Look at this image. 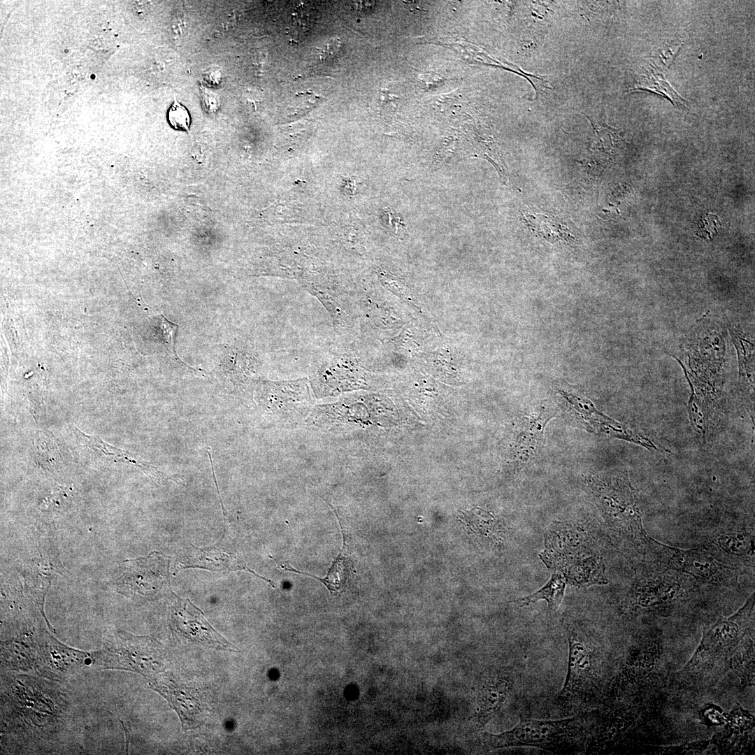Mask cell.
I'll list each match as a JSON object with an SVG mask.
<instances>
[{"label":"cell","instance_id":"cell-1","mask_svg":"<svg viewBox=\"0 0 755 755\" xmlns=\"http://www.w3.org/2000/svg\"><path fill=\"white\" fill-rule=\"evenodd\" d=\"M582 718L557 720L522 718L511 730L498 734L484 732L482 742L488 750L512 747H531L553 753L571 752L584 738Z\"/></svg>","mask_w":755,"mask_h":755},{"label":"cell","instance_id":"cell-2","mask_svg":"<svg viewBox=\"0 0 755 755\" xmlns=\"http://www.w3.org/2000/svg\"><path fill=\"white\" fill-rule=\"evenodd\" d=\"M98 666L123 669L150 680L162 672L163 659L158 645L148 637L120 635L113 643L92 654Z\"/></svg>","mask_w":755,"mask_h":755},{"label":"cell","instance_id":"cell-3","mask_svg":"<svg viewBox=\"0 0 755 755\" xmlns=\"http://www.w3.org/2000/svg\"><path fill=\"white\" fill-rule=\"evenodd\" d=\"M300 282L328 311L341 341L350 342L354 333V289L347 281L327 277L309 276Z\"/></svg>","mask_w":755,"mask_h":755},{"label":"cell","instance_id":"cell-4","mask_svg":"<svg viewBox=\"0 0 755 755\" xmlns=\"http://www.w3.org/2000/svg\"><path fill=\"white\" fill-rule=\"evenodd\" d=\"M319 360L312 378L317 394L331 395L358 386L359 369L349 343L340 341Z\"/></svg>","mask_w":755,"mask_h":755},{"label":"cell","instance_id":"cell-5","mask_svg":"<svg viewBox=\"0 0 755 755\" xmlns=\"http://www.w3.org/2000/svg\"><path fill=\"white\" fill-rule=\"evenodd\" d=\"M647 540L654 554L669 567L708 582L723 585L735 584V570L720 565L707 554L666 546L649 537Z\"/></svg>","mask_w":755,"mask_h":755},{"label":"cell","instance_id":"cell-6","mask_svg":"<svg viewBox=\"0 0 755 755\" xmlns=\"http://www.w3.org/2000/svg\"><path fill=\"white\" fill-rule=\"evenodd\" d=\"M592 649L582 635L570 632L568 635V670L559 698L567 703L584 701L595 679Z\"/></svg>","mask_w":755,"mask_h":755},{"label":"cell","instance_id":"cell-7","mask_svg":"<svg viewBox=\"0 0 755 755\" xmlns=\"http://www.w3.org/2000/svg\"><path fill=\"white\" fill-rule=\"evenodd\" d=\"M167 556L154 552L146 558L124 562L120 575L121 593H155L168 579Z\"/></svg>","mask_w":755,"mask_h":755},{"label":"cell","instance_id":"cell-8","mask_svg":"<svg viewBox=\"0 0 755 755\" xmlns=\"http://www.w3.org/2000/svg\"><path fill=\"white\" fill-rule=\"evenodd\" d=\"M177 598L173 607V621L178 632L185 638L217 649L237 651L235 645L209 624L199 608L189 600Z\"/></svg>","mask_w":755,"mask_h":755},{"label":"cell","instance_id":"cell-9","mask_svg":"<svg viewBox=\"0 0 755 755\" xmlns=\"http://www.w3.org/2000/svg\"><path fill=\"white\" fill-rule=\"evenodd\" d=\"M150 686L161 695L178 714L183 731L199 726L202 703L197 690L177 682L170 675L157 674L149 680Z\"/></svg>","mask_w":755,"mask_h":755},{"label":"cell","instance_id":"cell-10","mask_svg":"<svg viewBox=\"0 0 755 755\" xmlns=\"http://www.w3.org/2000/svg\"><path fill=\"white\" fill-rule=\"evenodd\" d=\"M185 556L182 561L177 564L175 571L187 568H200L210 570H245L264 580L273 587L274 583L249 568L232 549L227 545L219 543L208 548H196Z\"/></svg>","mask_w":755,"mask_h":755},{"label":"cell","instance_id":"cell-11","mask_svg":"<svg viewBox=\"0 0 755 755\" xmlns=\"http://www.w3.org/2000/svg\"><path fill=\"white\" fill-rule=\"evenodd\" d=\"M513 686V678L503 673L485 680L480 686L477 700V721L480 726H484L500 711Z\"/></svg>","mask_w":755,"mask_h":755},{"label":"cell","instance_id":"cell-12","mask_svg":"<svg viewBox=\"0 0 755 755\" xmlns=\"http://www.w3.org/2000/svg\"><path fill=\"white\" fill-rule=\"evenodd\" d=\"M85 654L68 648L55 640H46L40 645L38 667L48 677L63 678L82 665Z\"/></svg>","mask_w":755,"mask_h":755},{"label":"cell","instance_id":"cell-13","mask_svg":"<svg viewBox=\"0 0 755 755\" xmlns=\"http://www.w3.org/2000/svg\"><path fill=\"white\" fill-rule=\"evenodd\" d=\"M554 417L553 412L546 408L540 409L539 414L526 417L523 420V432L520 435L522 458L527 461L532 457L543 439L546 423Z\"/></svg>","mask_w":755,"mask_h":755},{"label":"cell","instance_id":"cell-14","mask_svg":"<svg viewBox=\"0 0 755 755\" xmlns=\"http://www.w3.org/2000/svg\"><path fill=\"white\" fill-rule=\"evenodd\" d=\"M339 523L340 524L342 533L343 535V546L339 556L336 558L332 566L329 568V573L326 577L320 578L313 575L299 571L294 568L288 563L280 566V568H281L284 570L303 574L319 580L326 587L331 594L340 591L342 584H344L347 580V561L345 557L344 556V554L347 552V539L346 528L343 527L344 526L342 523Z\"/></svg>","mask_w":755,"mask_h":755},{"label":"cell","instance_id":"cell-15","mask_svg":"<svg viewBox=\"0 0 755 755\" xmlns=\"http://www.w3.org/2000/svg\"><path fill=\"white\" fill-rule=\"evenodd\" d=\"M566 580L562 575L554 573L548 582L533 594L520 598L517 602L519 606L528 605L539 600H545L548 609L556 611L561 605L566 588Z\"/></svg>","mask_w":755,"mask_h":755},{"label":"cell","instance_id":"cell-16","mask_svg":"<svg viewBox=\"0 0 755 755\" xmlns=\"http://www.w3.org/2000/svg\"><path fill=\"white\" fill-rule=\"evenodd\" d=\"M661 74L655 73L653 70L648 73L647 77L645 78V85L638 87L639 89H649L668 97L672 102L679 106H684V101L680 97L671 86L666 82Z\"/></svg>","mask_w":755,"mask_h":755},{"label":"cell","instance_id":"cell-17","mask_svg":"<svg viewBox=\"0 0 755 755\" xmlns=\"http://www.w3.org/2000/svg\"><path fill=\"white\" fill-rule=\"evenodd\" d=\"M720 547L727 553L741 556L752 550V539L747 534L730 533L719 539Z\"/></svg>","mask_w":755,"mask_h":755},{"label":"cell","instance_id":"cell-18","mask_svg":"<svg viewBox=\"0 0 755 755\" xmlns=\"http://www.w3.org/2000/svg\"><path fill=\"white\" fill-rule=\"evenodd\" d=\"M168 120L170 125L176 130L187 131L189 129L191 124L189 113L177 101H174L168 111Z\"/></svg>","mask_w":755,"mask_h":755},{"label":"cell","instance_id":"cell-19","mask_svg":"<svg viewBox=\"0 0 755 755\" xmlns=\"http://www.w3.org/2000/svg\"><path fill=\"white\" fill-rule=\"evenodd\" d=\"M324 48V47H323ZM319 52V60L321 62H325L333 59L338 51V46L336 45V41H333L329 43L324 48H317Z\"/></svg>","mask_w":755,"mask_h":755}]
</instances>
